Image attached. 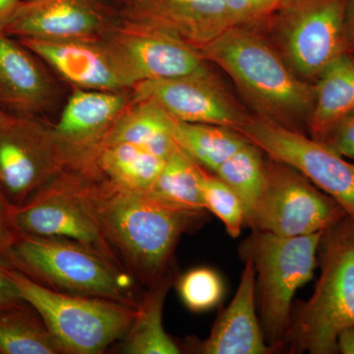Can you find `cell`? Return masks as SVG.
I'll use <instances>...</instances> for the list:
<instances>
[{
    "label": "cell",
    "instance_id": "obj_28",
    "mask_svg": "<svg viewBox=\"0 0 354 354\" xmlns=\"http://www.w3.org/2000/svg\"><path fill=\"white\" fill-rule=\"evenodd\" d=\"M201 187L205 209L223 223L230 237L237 239L245 227V209L241 200L218 176L205 171Z\"/></svg>",
    "mask_w": 354,
    "mask_h": 354
},
{
    "label": "cell",
    "instance_id": "obj_15",
    "mask_svg": "<svg viewBox=\"0 0 354 354\" xmlns=\"http://www.w3.org/2000/svg\"><path fill=\"white\" fill-rule=\"evenodd\" d=\"M134 100L131 90L76 88L53 125L58 144L71 167L101 145L115 121Z\"/></svg>",
    "mask_w": 354,
    "mask_h": 354
},
{
    "label": "cell",
    "instance_id": "obj_3",
    "mask_svg": "<svg viewBox=\"0 0 354 354\" xmlns=\"http://www.w3.org/2000/svg\"><path fill=\"white\" fill-rule=\"evenodd\" d=\"M318 266L320 274L313 293L291 313L283 339L291 353H337V335L354 327L353 216H344L323 232Z\"/></svg>",
    "mask_w": 354,
    "mask_h": 354
},
{
    "label": "cell",
    "instance_id": "obj_9",
    "mask_svg": "<svg viewBox=\"0 0 354 354\" xmlns=\"http://www.w3.org/2000/svg\"><path fill=\"white\" fill-rule=\"evenodd\" d=\"M100 41L130 88L147 81L209 72L206 59L195 48L160 30L120 16Z\"/></svg>",
    "mask_w": 354,
    "mask_h": 354
},
{
    "label": "cell",
    "instance_id": "obj_23",
    "mask_svg": "<svg viewBox=\"0 0 354 354\" xmlns=\"http://www.w3.org/2000/svg\"><path fill=\"white\" fill-rule=\"evenodd\" d=\"M172 274L150 286L140 299L134 320L122 344L123 353L177 354L181 351L162 326V309L167 291L172 285Z\"/></svg>",
    "mask_w": 354,
    "mask_h": 354
},
{
    "label": "cell",
    "instance_id": "obj_8",
    "mask_svg": "<svg viewBox=\"0 0 354 354\" xmlns=\"http://www.w3.org/2000/svg\"><path fill=\"white\" fill-rule=\"evenodd\" d=\"M67 165L53 125L41 116L0 120V193L10 206L29 200Z\"/></svg>",
    "mask_w": 354,
    "mask_h": 354
},
{
    "label": "cell",
    "instance_id": "obj_33",
    "mask_svg": "<svg viewBox=\"0 0 354 354\" xmlns=\"http://www.w3.org/2000/svg\"><path fill=\"white\" fill-rule=\"evenodd\" d=\"M10 208L0 193V259L8 252L18 234L11 221Z\"/></svg>",
    "mask_w": 354,
    "mask_h": 354
},
{
    "label": "cell",
    "instance_id": "obj_35",
    "mask_svg": "<svg viewBox=\"0 0 354 354\" xmlns=\"http://www.w3.org/2000/svg\"><path fill=\"white\" fill-rule=\"evenodd\" d=\"M337 353L354 354V327H346L337 337Z\"/></svg>",
    "mask_w": 354,
    "mask_h": 354
},
{
    "label": "cell",
    "instance_id": "obj_1",
    "mask_svg": "<svg viewBox=\"0 0 354 354\" xmlns=\"http://www.w3.org/2000/svg\"><path fill=\"white\" fill-rule=\"evenodd\" d=\"M71 169L125 270L148 288L172 274L177 244L204 223L207 212L186 211L147 192L121 189L88 167Z\"/></svg>",
    "mask_w": 354,
    "mask_h": 354
},
{
    "label": "cell",
    "instance_id": "obj_21",
    "mask_svg": "<svg viewBox=\"0 0 354 354\" xmlns=\"http://www.w3.org/2000/svg\"><path fill=\"white\" fill-rule=\"evenodd\" d=\"M317 79L308 125L312 138L323 142L335 125L354 109L353 53H342Z\"/></svg>",
    "mask_w": 354,
    "mask_h": 354
},
{
    "label": "cell",
    "instance_id": "obj_31",
    "mask_svg": "<svg viewBox=\"0 0 354 354\" xmlns=\"http://www.w3.org/2000/svg\"><path fill=\"white\" fill-rule=\"evenodd\" d=\"M323 143L354 162V109L335 125Z\"/></svg>",
    "mask_w": 354,
    "mask_h": 354
},
{
    "label": "cell",
    "instance_id": "obj_22",
    "mask_svg": "<svg viewBox=\"0 0 354 354\" xmlns=\"http://www.w3.org/2000/svg\"><path fill=\"white\" fill-rule=\"evenodd\" d=\"M114 143L132 144L165 160L178 148L172 136L171 116L153 102L135 99L101 145Z\"/></svg>",
    "mask_w": 354,
    "mask_h": 354
},
{
    "label": "cell",
    "instance_id": "obj_24",
    "mask_svg": "<svg viewBox=\"0 0 354 354\" xmlns=\"http://www.w3.org/2000/svg\"><path fill=\"white\" fill-rule=\"evenodd\" d=\"M176 145L203 169L214 172L232 157L247 140L234 129L202 123H187L171 118Z\"/></svg>",
    "mask_w": 354,
    "mask_h": 354
},
{
    "label": "cell",
    "instance_id": "obj_2",
    "mask_svg": "<svg viewBox=\"0 0 354 354\" xmlns=\"http://www.w3.org/2000/svg\"><path fill=\"white\" fill-rule=\"evenodd\" d=\"M199 53L232 79L261 118L290 127L291 120L311 113L315 86L298 78L290 65L255 32L234 26Z\"/></svg>",
    "mask_w": 354,
    "mask_h": 354
},
{
    "label": "cell",
    "instance_id": "obj_13",
    "mask_svg": "<svg viewBox=\"0 0 354 354\" xmlns=\"http://www.w3.org/2000/svg\"><path fill=\"white\" fill-rule=\"evenodd\" d=\"M118 18V6L106 0H23L6 35L46 41H99Z\"/></svg>",
    "mask_w": 354,
    "mask_h": 354
},
{
    "label": "cell",
    "instance_id": "obj_36",
    "mask_svg": "<svg viewBox=\"0 0 354 354\" xmlns=\"http://www.w3.org/2000/svg\"><path fill=\"white\" fill-rule=\"evenodd\" d=\"M346 48L354 55V0H348L346 14Z\"/></svg>",
    "mask_w": 354,
    "mask_h": 354
},
{
    "label": "cell",
    "instance_id": "obj_18",
    "mask_svg": "<svg viewBox=\"0 0 354 354\" xmlns=\"http://www.w3.org/2000/svg\"><path fill=\"white\" fill-rule=\"evenodd\" d=\"M26 48L76 88L131 90L109 57L101 41L18 39Z\"/></svg>",
    "mask_w": 354,
    "mask_h": 354
},
{
    "label": "cell",
    "instance_id": "obj_30",
    "mask_svg": "<svg viewBox=\"0 0 354 354\" xmlns=\"http://www.w3.org/2000/svg\"><path fill=\"white\" fill-rule=\"evenodd\" d=\"M283 0H225L230 27L253 22L277 8Z\"/></svg>",
    "mask_w": 354,
    "mask_h": 354
},
{
    "label": "cell",
    "instance_id": "obj_25",
    "mask_svg": "<svg viewBox=\"0 0 354 354\" xmlns=\"http://www.w3.org/2000/svg\"><path fill=\"white\" fill-rule=\"evenodd\" d=\"M203 172L204 169L178 147L165 160L162 171L146 192L176 208L208 212L202 197Z\"/></svg>",
    "mask_w": 354,
    "mask_h": 354
},
{
    "label": "cell",
    "instance_id": "obj_12",
    "mask_svg": "<svg viewBox=\"0 0 354 354\" xmlns=\"http://www.w3.org/2000/svg\"><path fill=\"white\" fill-rule=\"evenodd\" d=\"M348 0H302L286 14L279 37L290 66L304 78L318 77L346 48Z\"/></svg>",
    "mask_w": 354,
    "mask_h": 354
},
{
    "label": "cell",
    "instance_id": "obj_32",
    "mask_svg": "<svg viewBox=\"0 0 354 354\" xmlns=\"http://www.w3.org/2000/svg\"><path fill=\"white\" fill-rule=\"evenodd\" d=\"M26 306L28 304L7 272L6 263L0 260V314Z\"/></svg>",
    "mask_w": 354,
    "mask_h": 354
},
{
    "label": "cell",
    "instance_id": "obj_27",
    "mask_svg": "<svg viewBox=\"0 0 354 354\" xmlns=\"http://www.w3.org/2000/svg\"><path fill=\"white\" fill-rule=\"evenodd\" d=\"M262 153L248 141L213 172L241 200L245 209V227L264 189L267 164Z\"/></svg>",
    "mask_w": 354,
    "mask_h": 354
},
{
    "label": "cell",
    "instance_id": "obj_16",
    "mask_svg": "<svg viewBox=\"0 0 354 354\" xmlns=\"http://www.w3.org/2000/svg\"><path fill=\"white\" fill-rule=\"evenodd\" d=\"M118 16L171 35L199 51L230 28L225 0H127Z\"/></svg>",
    "mask_w": 354,
    "mask_h": 354
},
{
    "label": "cell",
    "instance_id": "obj_14",
    "mask_svg": "<svg viewBox=\"0 0 354 354\" xmlns=\"http://www.w3.org/2000/svg\"><path fill=\"white\" fill-rule=\"evenodd\" d=\"M135 100L153 102L177 121L230 128L249 118L237 108L211 73L147 81L132 88Z\"/></svg>",
    "mask_w": 354,
    "mask_h": 354
},
{
    "label": "cell",
    "instance_id": "obj_38",
    "mask_svg": "<svg viewBox=\"0 0 354 354\" xmlns=\"http://www.w3.org/2000/svg\"><path fill=\"white\" fill-rule=\"evenodd\" d=\"M6 113H4V111H0V120H3L4 118L7 115Z\"/></svg>",
    "mask_w": 354,
    "mask_h": 354
},
{
    "label": "cell",
    "instance_id": "obj_10",
    "mask_svg": "<svg viewBox=\"0 0 354 354\" xmlns=\"http://www.w3.org/2000/svg\"><path fill=\"white\" fill-rule=\"evenodd\" d=\"M10 216L18 234L78 242L122 266L102 234L94 212L80 189L75 171L70 167L60 171L23 204L11 206Z\"/></svg>",
    "mask_w": 354,
    "mask_h": 354
},
{
    "label": "cell",
    "instance_id": "obj_29",
    "mask_svg": "<svg viewBox=\"0 0 354 354\" xmlns=\"http://www.w3.org/2000/svg\"><path fill=\"white\" fill-rule=\"evenodd\" d=\"M176 288L186 308L197 313L215 308L225 292L223 279L208 267L186 272L177 281Z\"/></svg>",
    "mask_w": 354,
    "mask_h": 354
},
{
    "label": "cell",
    "instance_id": "obj_34",
    "mask_svg": "<svg viewBox=\"0 0 354 354\" xmlns=\"http://www.w3.org/2000/svg\"><path fill=\"white\" fill-rule=\"evenodd\" d=\"M23 0H0V34H6Z\"/></svg>",
    "mask_w": 354,
    "mask_h": 354
},
{
    "label": "cell",
    "instance_id": "obj_26",
    "mask_svg": "<svg viewBox=\"0 0 354 354\" xmlns=\"http://www.w3.org/2000/svg\"><path fill=\"white\" fill-rule=\"evenodd\" d=\"M30 305L0 314V354H60L64 351Z\"/></svg>",
    "mask_w": 354,
    "mask_h": 354
},
{
    "label": "cell",
    "instance_id": "obj_20",
    "mask_svg": "<svg viewBox=\"0 0 354 354\" xmlns=\"http://www.w3.org/2000/svg\"><path fill=\"white\" fill-rule=\"evenodd\" d=\"M165 162V158L138 146L114 143L100 146L80 165L91 167L121 189L146 192L162 171Z\"/></svg>",
    "mask_w": 354,
    "mask_h": 354
},
{
    "label": "cell",
    "instance_id": "obj_39",
    "mask_svg": "<svg viewBox=\"0 0 354 354\" xmlns=\"http://www.w3.org/2000/svg\"><path fill=\"white\" fill-rule=\"evenodd\" d=\"M24 1H32V0H24Z\"/></svg>",
    "mask_w": 354,
    "mask_h": 354
},
{
    "label": "cell",
    "instance_id": "obj_7",
    "mask_svg": "<svg viewBox=\"0 0 354 354\" xmlns=\"http://www.w3.org/2000/svg\"><path fill=\"white\" fill-rule=\"evenodd\" d=\"M270 160L264 189L247 227L281 236H302L325 232L348 215L297 169Z\"/></svg>",
    "mask_w": 354,
    "mask_h": 354
},
{
    "label": "cell",
    "instance_id": "obj_11",
    "mask_svg": "<svg viewBox=\"0 0 354 354\" xmlns=\"http://www.w3.org/2000/svg\"><path fill=\"white\" fill-rule=\"evenodd\" d=\"M274 160L297 169L354 218V162L323 142L264 118L236 130Z\"/></svg>",
    "mask_w": 354,
    "mask_h": 354
},
{
    "label": "cell",
    "instance_id": "obj_37",
    "mask_svg": "<svg viewBox=\"0 0 354 354\" xmlns=\"http://www.w3.org/2000/svg\"><path fill=\"white\" fill-rule=\"evenodd\" d=\"M106 1L111 2V3L114 4L116 6H120L121 4L124 3L127 0H106Z\"/></svg>",
    "mask_w": 354,
    "mask_h": 354
},
{
    "label": "cell",
    "instance_id": "obj_17",
    "mask_svg": "<svg viewBox=\"0 0 354 354\" xmlns=\"http://www.w3.org/2000/svg\"><path fill=\"white\" fill-rule=\"evenodd\" d=\"M57 92L43 60L19 39L0 34V111L41 116L55 104Z\"/></svg>",
    "mask_w": 354,
    "mask_h": 354
},
{
    "label": "cell",
    "instance_id": "obj_5",
    "mask_svg": "<svg viewBox=\"0 0 354 354\" xmlns=\"http://www.w3.org/2000/svg\"><path fill=\"white\" fill-rule=\"evenodd\" d=\"M323 232L288 237L252 230L239 246L242 261H250L255 269L258 316L274 351L283 346L295 292L313 279Z\"/></svg>",
    "mask_w": 354,
    "mask_h": 354
},
{
    "label": "cell",
    "instance_id": "obj_6",
    "mask_svg": "<svg viewBox=\"0 0 354 354\" xmlns=\"http://www.w3.org/2000/svg\"><path fill=\"white\" fill-rule=\"evenodd\" d=\"M6 265L21 297L43 320L64 353H102L131 327L136 307L51 290Z\"/></svg>",
    "mask_w": 354,
    "mask_h": 354
},
{
    "label": "cell",
    "instance_id": "obj_19",
    "mask_svg": "<svg viewBox=\"0 0 354 354\" xmlns=\"http://www.w3.org/2000/svg\"><path fill=\"white\" fill-rule=\"evenodd\" d=\"M241 281L230 304L221 310L209 337L199 344L205 354H269L274 353L266 342L257 313L255 269L243 261Z\"/></svg>",
    "mask_w": 354,
    "mask_h": 354
},
{
    "label": "cell",
    "instance_id": "obj_4",
    "mask_svg": "<svg viewBox=\"0 0 354 354\" xmlns=\"http://www.w3.org/2000/svg\"><path fill=\"white\" fill-rule=\"evenodd\" d=\"M51 290L137 306L135 278L118 262L68 239L18 234L2 259Z\"/></svg>",
    "mask_w": 354,
    "mask_h": 354
}]
</instances>
